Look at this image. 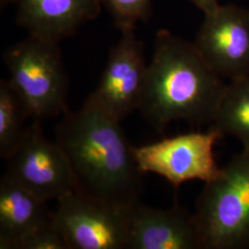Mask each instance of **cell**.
<instances>
[{
    "label": "cell",
    "mask_w": 249,
    "mask_h": 249,
    "mask_svg": "<svg viewBox=\"0 0 249 249\" xmlns=\"http://www.w3.org/2000/svg\"><path fill=\"white\" fill-rule=\"evenodd\" d=\"M120 124L85 100L63 115L54 142L68 160L75 192L127 211L141 200L143 174Z\"/></svg>",
    "instance_id": "cell-1"
},
{
    "label": "cell",
    "mask_w": 249,
    "mask_h": 249,
    "mask_svg": "<svg viewBox=\"0 0 249 249\" xmlns=\"http://www.w3.org/2000/svg\"><path fill=\"white\" fill-rule=\"evenodd\" d=\"M226 84L193 42L160 30L155 36L138 110L158 131L176 121L210 125Z\"/></svg>",
    "instance_id": "cell-2"
},
{
    "label": "cell",
    "mask_w": 249,
    "mask_h": 249,
    "mask_svg": "<svg viewBox=\"0 0 249 249\" xmlns=\"http://www.w3.org/2000/svg\"><path fill=\"white\" fill-rule=\"evenodd\" d=\"M204 249L249 248V151L235 154L196 201Z\"/></svg>",
    "instance_id": "cell-3"
},
{
    "label": "cell",
    "mask_w": 249,
    "mask_h": 249,
    "mask_svg": "<svg viewBox=\"0 0 249 249\" xmlns=\"http://www.w3.org/2000/svg\"><path fill=\"white\" fill-rule=\"evenodd\" d=\"M58 45L29 35L3 54L9 80L24 99L32 119L40 123L68 111L70 81Z\"/></svg>",
    "instance_id": "cell-4"
},
{
    "label": "cell",
    "mask_w": 249,
    "mask_h": 249,
    "mask_svg": "<svg viewBox=\"0 0 249 249\" xmlns=\"http://www.w3.org/2000/svg\"><path fill=\"white\" fill-rule=\"evenodd\" d=\"M223 136L213 127L164 138L155 142L134 147V156L142 174L151 173L180 185L193 180H213L222 167L214 156V146Z\"/></svg>",
    "instance_id": "cell-5"
},
{
    "label": "cell",
    "mask_w": 249,
    "mask_h": 249,
    "mask_svg": "<svg viewBox=\"0 0 249 249\" xmlns=\"http://www.w3.org/2000/svg\"><path fill=\"white\" fill-rule=\"evenodd\" d=\"M5 160V174L45 201H57L75 191L68 160L56 142L45 138L40 122L27 125Z\"/></svg>",
    "instance_id": "cell-6"
},
{
    "label": "cell",
    "mask_w": 249,
    "mask_h": 249,
    "mask_svg": "<svg viewBox=\"0 0 249 249\" xmlns=\"http://www.w3.org/2000/svg\"><path fill=\"white\" fill-rule=\"evenodd\" d=\"M126 212L74 191L57 200L53 220L69 249H124Z\"/></svg>",
    "instance_id": "cell-7"
},
{
    "label": "cell",
    "mask_w": 249,
    "mask_h": 249,
    "mask_svg": "<svg viewBox=\"0 0 249 249\" xmlns=\"http://www.w3.org/2000/svg\"><path fill=\"white\" fill-rule=\"evenodd\" d=\"M148 64L135 29L121 31L98 85L86 100L119 122L139 109Z\"/></svg>",
    "instance_id": "cell-8"
},
{
    "label": "cell",
    "mask_w": 249,
    "mask_h": 249,
    "mask_svg": "<svg viewBox=\"0 0 249 249\" xmlns=\"http://www.w3.org/2000/svg\"><path fill=\"white\" fill-rule=\"evenodd\" d=\"M193 44L223 80L249 77V9L227 4L206 14Z\"/></svg>",
    "instance_id": "cell-9"
},
{
    "label": "cell",
    "mask_w": 249,
    "mask_h": 249,
    "mask_svg": "<svg viewBox=\"0 0 249 249\" xmlns=\"http://www.w3.org/2000/svg\"><path fill=\"white\" fill-rule=\"evenodd\" d=\"M127 249H204L195 213L174 205L158 209L140 200L126 212Z\"/></svg>",
    "instance_id": "cell-10"
},
{
    "label": "cell",
    "mask_w": 249,
    "mask_h": 249,
    "mask_svg": "<svg viewBox=\"0 0 249 249\" xmlns=\"http://www.w3.org/2000/svg\"><path fill=\"white\" fill-rule=\"evenodd\" d=\"M16 7V22L30 36L59 43L98 18L100 0H0L1 9Z\"/></svg>",
    "instance_id": "cell-11"
},
{
    "label": "cell",
    "mask_w": 249,
    "mask_h": 249,
    "mask_svg": "<svg viewBox=\"0 0 249 249\" xmlns=\"http://www.w3.org/2000/svg\"><path fill=\"white\" fill-rule=\"evenodd\" d=\"M47 202L4 174L0 181V249H18L25 237L53 220Z\"/></svg>",
    "instance_id": "cell-12"
},
{
    "label": "cell",
    "mask_w": 249,
    "mask_h": 249,
    "mask_svg": "<svg viewBox=\"0 0 249 249\" xmlns=\"http://www.w3.org/2000/svg\"><path fill=\"white\" fill-rule=\"evenodd\" d=\"M211 127L239 141L249 151V76L226 84Z\"/></svg>",
    "instance_id": "cell-13"
},
{
    "label": "cell",
    "mask_w": 249,
    "mask_h": 249,
    "mask_svg": "<svg viewBox=\"0 0 249 249\" xmlns=\"http://www.w3.org/2000/svg\"><path fill=\"white\" fill-rule=\"evenodd\" d=\"M32 118L24 99L9 80L0 81V156L6 159L15 149Z\"/></svg>",
    "instance_id": "cell-14"
},
{
    "label": "cell",
    "mask_w": 249,
    "mask_h": 249,
    "mask_svg": "<svg viewBox=\"0 0 249 249\" xmlns=\"http://www.w3.org/2000/svg\"><path fill=\"white\" fill-rule=\"evenodd\" d=\"M120 31L136 29L139 22H148L152 14L151 0H100Z\"/></svg>",
    "instance_id": "cell-15"
},
{
    "label": "cell",
    "mask_w": 249,
    "mask_h": 249,
    "mask_svg": "<svg viewBox=\"0 0 249 249\" xmlns=\"http://www.w3.org/2000/svg\"><path fill=\"white\" fill-rule=\"evenodd\" d=\"M18 249H69L53 220L21 241Z\"/></svg>",
    "instance_id": "cell-16"
},
{
    "label": "cell",
    "mask_w": 249,
    "mask_h": 249,
    "mask_svg": "<svg viewBox=\"0 0 249 249\" xmlns=\"http://www.w3.org/2000/svg\"><path fill=\"white\" fill-rule=\"evenodd\" d=\"M193 3L196 8L200 9L204 15L211 14L216 11L221 6L220 0H188Z\"/></svg>",
    "instance_id": "cell-17"
}]
</instances>
